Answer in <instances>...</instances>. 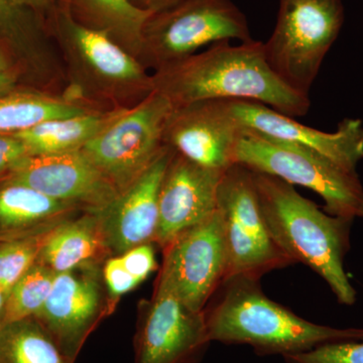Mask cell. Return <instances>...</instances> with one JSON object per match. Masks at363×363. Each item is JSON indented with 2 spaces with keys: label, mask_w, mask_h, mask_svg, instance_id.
Listing matches in <instances>:
<instances>
[{
  "label": "cell",
  "mask_w": 363,
  "mask_h": 363,
  "mask_svg": "<svg viewBox=\"0 0 363 363\" xmlns=\"http://www.w3.org/2000/svg\"><path fill=\"white\" fill-rule=\"evenodd\" d=\"M0 71L13 72V73L18 74L11 62L7 58L6 52L1 49H0Z\"/></svg>",
  "instance_id": "836d02e7"
},
{
  "label": "cell",
  "mask_w": 363,
  "mask_h": 363,
  "mask_svg": "<svg viewBox=\"0 0 363 363\" xmlns=\"http://www.w3.org/2000/svg\"><path fill=\"white\" fill-rule=\"evenodd\" d=\"M117 257H121L124 267L131 276L140 279L142 283L157 269L156 255L152 243L138 245Z\"/></svg>",
  "instance_id": "f1b7e54d"
},
{
  "label": "cell",
  "mask_w": 363,
  "mask_h": 363,
  "mask_svg": "<svg viewBox=\"0 0 363 363\" xmlns=\"http://www.w3.org/2000/svg\"><path fill=\"white\" fill-rule=\"evenodd\" d=\"M26 6L32 9L47 25L48 18L56 9V0H23Z\"/></svg>",
  "instance_id": "1f68e13d"
},
{
  "label": "cell",
  "mask_w": 363,
  "mask_h": 363,
  "mask_svg": "<svg viewBox=\"0 0 363 363\" xmlns=\"http://www.w3.org/2000/svg\"><path fill=\"white\" fill-rule=\"evenodd\" d=\"M252 174L267 230L279 250L291 264L302 262L317 272L340 304H354L357 291L344 269L352 221L322 211L277 177Z\"/></svg>",
  "instance_id": "7a4b0ae2"
},
{
  "label": "cell",
  "mask_w": 363,
  "mask_h": 363,
  "mask_svg": "<svg viewBox=\"0 0 363 363\" xmlns=\"http://www.w3.org/2000/svg\"><path fill=\"white\" fill-rule=\"evenodd\" d=\"M47 28L65 66V96L100 109L130 108L154 92L152 73L104 33L57 6Z\"/></svg>",
  "instance_id": "277c9868"
},
{
  "label": "cell",
  "mask_w": 363,
  "mask_h": 363,
  "mask_svg": "<svg viewBox=\"0 0 363 363\" xmlns=\"http://www.w3.org/2000/svg\"><path fill=\"white\" fill-rule=\"evenodd\" d=\"M242 130L229 100H202L174 107L164 140L176 152L200 166L226 171L235 164Z\"/></svg>",
  "instance_id": "5bb4252c"
},
{
  "label": "cell",
  "mask_w": 363,
  "mask_h": 363,
  "mask_svg": "<svg viewBox=\"0 0 363 363\" xmlns=\"http://www.w3.org/2000/svg\"><path fill=\"white\" fill-rule=\"evenodd\" d=\"M97 107L44 91H13L0 96V135H13L52 119L79 116Z\"/></svg>",
  "instance_id": "603a6c76"
},
{
  "label": "cell",
  "mask_w": 363,
  "mask_h": 363,
  "mask_svg": "<svg viewBox=\"0 0 363 363\" xmlns=\"http://www.w3.org/2000/svg\"><path fill=\"white\" fill-rule=\"evenodd\" d=\"M175 150L167 145L156 161L130 187L96 212L109 257L155 242L159 224V197L162 179Z\"/></svg>",
  "instance_id": "2e32d148"
},
{
  "label": "cell",
  "mask_w": 363,
  "mask_h": 363,
  "mask_svg": "<svg viewBox=\"0 0 363 363\" xmlns=\"http://www.w3.org/2000/svg\"><path fill=\"white\" fill-rule=\"evenodd\" d=\"M6 295L4 291L0 289V319H1L2 311H4V304H6Z\"/></svg>",
  "instance_id": "e575fe53"
},
{
  "label": "cell",
  "mask_w": 363,
  "mask_h": 363,
  "mask_svg": "<svg viewBox=\"0 0 363 363\" xmlns=\"http://www.w3.org/2000/svg\"><path fill=\"white\" fill-rule=\"evenodd\" d=\"M83 212L25 184L0 181V243L49 233Z\"/></svg>",
  "instance_id": "d6986e66"
},
{
  "label": "cell",
  "mask_w": 363,
  "mask_h": 363,
  "mask_svg": "<svg viewBox=\"0 0 363 363\" xmlns=\"http://www.w3.org/2000/svg\"><path fill=\"white\" fill-rule=\"evenodd\" d=\"M102 276L111 301L121 298L142 284L140 279L131 276L119 257H111L105 262Z\"/></svg>",
  "instance_id": "83f0119b"
},
{
  "label": "cell",
  "mask_w": 363,
  "mask_h": 363,
  "mask_svg": "<svg viewBox=\"0 0 363 363\" xmlns=\"http://www.w3.org/2000/svg\"><path fill=\"white\" fill-rule=\"evenodd\" d=\"M0 363H71L37 318L0 323Z\"/></svg>",
  "instance_id": "cb8c5ba5"
},
{
  "label": "cell",
  "mask_w": 363,
  "mask_h": 363,
  "mask_svg": "<svg viewBox=\"0 0 363 363\" xmlns=\"http://www.w3.org/2000/svg\"><path fill=\"white\" fill-rule=\"evenodd\" d=\"M154 91L174 107L202 100H247L290 117L304 116L309 96L291 89L272 70L264 43H216L152 73Z\"/></svg>",
  "instance_id": "6da1fadb"
},
{
  "label": "cell",
  "mask_w": 363,
  "mask_h": 363,
  "mask_svg": "<svg viewBox=\"0 0 363 363\" xmlns=\"http://www.w3.org/2000/svg\"><path fill=\"white\" fill-rule=\"evenodd\" d=\"M18 80V74L13 72L0 71V96L13 92Z\"/></svg>",
  "instance_id": "d6a6232c"
},
{
  "label": "cell",
  "mask_w": 363,
  "mask_h": 363,
  "mask_svg": "<svg viewBox=\"0 0 363 363\" xmlns=\"http://www.w3.org/2000/svg\"><path fill=\"white\" fill-rule=\"evenodd\" d=\"M344 23L342 0H279L264 57L286 86L309 96L327 52Z\"/></svg>",
  "instance_id": "8992f818"
},
{
  "label": "cell",
  "mask_w": 363,
  "mask_h": 363,
  "mask_svg": "<svg viewBox=\"0 0 363 363\" xmlns=\"http://www.w3.org/2000/svg\"><path fill=\"white\" fill-rule=\"evenodd\" d=\"M227 267L223 221L217 209L164 248L161 272L188 309L204 312L209 298L225 281Z\"/></svg>",
  "instance_id": "30bf717a"
},
{
  "label": "cell",
  "mask_w": 363,
  "mask_h": 363,
  "mask_svg": "<svg viewBox=\"0 0 363 363\" xmlns=\"http://www.w3.org/2000/svg\"><path fill=\"white\" fill-rule=\"evenodd\" d=\"M231 40H253L247 18L231 0H184L150 16L138 61L154 73Z\"/></svg>",
  "instance_id": "52a82bcc"
},
{
  "label": "cell",
  "mask_w": 363,
  "mask_h": 363,
  "mask_svg": "<svg viewBox=\"0 0 363 363\" xmlns=\"http://www.w3.org/2000/svg\"><path fill=\"white\" fill-rule=\"evenodd\" d=\"M49 233L0 243V289L6 297L21 277L38 262Z\"/></svg>",
  "instance_id": "484cf974"
},
{
  "label": "cell",
  "mask_w": 363,
  "mask_h": 363,
  "mask_svg": "<svg viewBox=\"0 0 363 363\" xmlns=\"http://www.w3.org/2000/svg\"><path fill=\"white\" fill-rule=\"evenodd\" d=\"M0 49L20 60L45 92H65L68 80L58 48L48 39L45 21L23 0H0Z\"/></svg>",
  "instance_id": "ac0fdd59"
},
{
  "label": "cell",
  "mask_w": 363,
  "mask_h": 363,
  "mask_svg": "<svg viewBox=\"0 0 363 363\" xmlns=\"http://www.w3.org/2000/svg\"><path fill=\"white\" fill-rule=\"evenodd\" d=\"M105 290L98 264L62 272L57 274L49 297L35 316L71 363L112 307Z\"/></svg>",
  "instance_id": "7c38bea8"
},
{
  "label": "cell",
  "mask_w": 363,
  "mask_h": 363,
  "mask_svg": "<svg viewBox=\"0 0 363 363\" xmlns=\"http://www.w3.org/2000/svg\"><path fill=\"white\" fill-rule=\"evenodd\" d=\"M174 106L159 92L125 109L81 152L117 192L135 183L166 149L164 135Z\"/></svg>",
  "instance_id": "ba28073f"
},
{
  "label": "cell",
  "mask_w": 363,
  "mask_h": 363,
  "mask_svg": "<svg viewBox=\"0 0 363 363\" xmlns=\"http://www.w3.org/2000/svg\"><path fill=\"white\" fill-rule=\"evenodd\" d=\"M56 4L81 26L104 33L138 60L143 28L152 13L130 0H56Z\"/></svg>",
  "instance_id": "44dd1931"
},
{
  "label": "cell",
  "mask_w": 363,
  "mask_h": 363,
  "mask_svg": "<svg viewBox=\"0 0 363 363\" xmlns=\"http://www.w3.org/2000/svg\"><path fill=\"white\" fill-rule=\"evenodd\" d=\"M224 172L200 166L175 152L160 190L155 242L162 250L182 233L216 211Z\"/></svg>",
  "instance_id": "e0dca14e"
},
{
  "label": "cell",
  "mask_w": 363,
  "mask_h": 363,
  "mask_svg": "<svg viewBox=\"0 0 363 363\" xmlns=\"http://www.w3.org/2000/svg\"><path fill=\"white\" fill-rule=\"evenodd\" d=\"M4 176H6V175H0V181L2 180V178H4Z\"/></svg>",
  "instance_id": "d590c367"
},
{
  "label": "cell",
  "mask_w": 363,
  "mask_h": 363,
  "mask_svg": "<svg viewBox=\"0 0 363 363\" xmlns=\"http://www.w3.org/2000/svg\"><path fill=\"white\" fill-rule=\"evenodd\" d=\"M2 180L18 182L84 212H99L119 194L108 179L79 150L28 156Z\"/></svg>",
  "instance_id": "4fadbf2b"
},
{
  "label": "cell",
  "mask_w": 363,
  "mask_h": 363,
  "mask_svg": "<svg viewBox=\"0 0 363 363\" xmlns=\"http://www.w3.org/2000/svg\"><path fill=\"white\" fill-rule=\"evenodd\" d=\"M229 104L243 128L314 150L348 171L357 172L363 159V123L360 119H343L334 133H325L257 102L229 100Z\"/></svg>",
  "instance_id": "9a60e30c"
},
{
  "label": "cell",
  "mask_w": 363,
  "mask_h": 363,
  "mask_svg": "<svg viewBox=\"0 0 363 363\" xmlns=\"http://www.w3.org/2000/svg\"><path fill=\"white\" fill-rule=\"evenodd\" d=\"M28 156L30 152L20 138L0 135V175H6L16 162Z\"/></svg>",
  "instance_id": "f546056e"
},
{
  "label": "cell",
  "mask_w": 363,
  "mask_h": 363,
  "mask_svg": "<svg viewBox=\"0 0 363 363\" xmlns=\"http://www.w3.org/2000/svg\"><path fill=\"white\" fill-rule=\"evenodd\" d=\"M105 255L108 253L96 212H83L48 233L38 262L58 274L98 264Z\"/></svg>",
  "instance_id": "ffe728a7"
},
{
  "label": "cell",
  "mask_w": 363,
  "mask_h": 363,
  "mask_svg": "<svg viewBox=\"0 0 363 363\" xmlns=\"http://www.w3.org/2000/svg\"><path fill=\"white\" fill-rule=\"evenodd\" d=\"M284 358L286 363H363V340L324 344Z\"/></svg>",
  "instance_id": "4316f807"
},
{
  "label": "cell",
  "mask_w": 363,
  "mask_h": 363,
  "mask_svg": "<svg viewBox=\"0 0 363 363\" xmlns=\"http://www.w3.org/2000/svg\"><path fill=\"white\" fill-rule=\"evenodd\" d=\"M130 1L142 11L157 13L176 6L184 0H130Z\"/></svg>",
  "instance_id": "4dcf8cb0"
},
{
  "label": "cell",
  "mask_w": 363,
  "mask_h": 363,
  "mask_svg": "<svg viewBox=\"0 0 363 363\" xmlns=\"http://www.w3.org/2000/svg\"><path fill=\"white\" fill-rule=\"evenodd\" d=\"M235 164L314 191L333 216L351 221L363 218V186L357 172L314 150L243 128Z\"/></svg>",
  "instance_id": "5b68a950"
},
{
  "label": "cell",
  "mask_w": 363,
  "mask_h": 363,
  "mask_svg": "<svg viewBox=\"0 0 363 363\" xmlns=\"http://www.w3.org/2000/svg\"><path fill=\"white\" fill-rule=\"evenodd\" d=\"M128 108L95 109L79 116L52 119L16 133L30 156L79 150Z\"/></svg>",
  "instance_id": "7402d4cb"
},
{
  "label": "cell",
  "mask_w": 363,
  "mask_h": 363,
  "mask_svg": "<svg viewBox=\"0 0 363 363\" xmlns=\"http://www.w3.org/2000/svg\"><path fill=\"white\" fill-rule=\"evenodd\" d=\"M217 209L223 221L228 255L225 281H259L266 272L291 264L267 230L252 169L235 164L224 172Z\"/></svg>",
  "instance_id": "9c48e42d"
},
{
  "label": "cell",
  "mask_w": 363,
  "mask_h": 363,
  "mask_svg": "<svg viewBox=\"0 0 363 363\" xmlns=\"http://www.w3.org/2000/svg\"><path fill=\"white\" fill-rule=\"evenodd\" d=\"M57 274L35 262L7 295L0 323L35 317L51 293Z\"/></svg>",
  "instance_id": "d4e9b609"
},
{
  "label": "cell",
  "mask_w": 363,
  "mask_h": 363,
  "mask_svg": "<svg viewBox=\"0 0 363 363\" xmlns=\"http://www.w3.org/2000/svg\"><path fill=\"white\" fill-rule=\"evenodd\" d=\"M220 298L205 312L210 341L247 344L259 355L306 352L324 344L363 340V329H338L307 321L264 295L257 279L222 284Z\"/></svg>",
  "instance_id": "3957f363"
},
{
  "label": "cell",
  "mask_w": 363,
  "mask_h": 363,
  "mask_svg": "<svg viewBox=\"0 0 363 363\" xmlns=\"http://www.w3.org/2000/svg\"><path fill=\"white\" fill-rule=\"evenodd\" d=\"M210 342L205 312L188 309L161 272L138 322L135 363H196Z\"/></svg>",
  "instance_id": "8fae6325"
}]
</instances>
